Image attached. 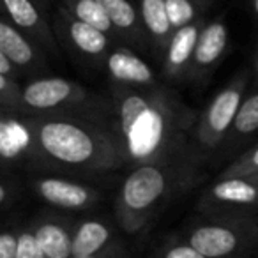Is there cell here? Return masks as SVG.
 Segmentation results:
<instances>
[{"mask_svg":"<svg viewBox=\"0 0 258 258\" xmlns=\"http://www.w3.org/2000/svg\"><path fill=\"white\" fill-rule=\"evenodd\" d=\"M111 118L125 166L197 158V113L163 83L144 89L111 85Z\"/></svg>","mask_w":258,"mask_h":258,"instance_id":"1","label":"cell"},{"mask_svg":"<svg viewBox=\"0 0 258 258\" xmlns=\"http://www.w3.org/2000/svg\"><path fill=\"white\" fill-rule=\"evenodd\" d=\"M22 124L39 165L80 175L106 173L125 166L111 111L89 106L44 115H27Z\"/></svg>","mask_w":258,"mask_h":258,"instance_id":"2","label":"cell"},{"mask_svg":"<svg viewBox=\"0 0 258 258\" xmlns=\"http://www.w3.org/2000/svg\"><path fill=\"white\" fill-rule=\"evenodd\" d=\"M197 158H184L170 163H149L129 172L115 202V218L125 233H140L158 214L202 179Z\"/></svg>","mask_w":258,"mask_h":258,"instance_id":"3","label":"cell"},{"mask_svg":"<svg viewBox=\"0 0 258 258\" xmlns=\"http://www.w3.org/2000/svg\"><path fill=\"white\" fill-rule=\"evenodd\" d=\"M182 237L207 258H246L258 251V214L202 216Z\"/></svg>","mask_w":258,"mask_h":258,"instance_id":"4","label":"cell"},{"mask_svg":"<svg viewBox=\"0 0 258 258\" xmlns=\"http://www.w3.org/2000/svg\"><path fill=\"white\" fill-rule=\"evenodd\" d=\"M249 73L244 71L233 76V80L221 89L207 104L198 118L193 133V152L200 165L211 158V154L228 138L233 120L244 101Z\"/></svg>","mask_w":258,"mask_h":258,"instance_id":"5","label":"cell"},{"mask_svg":"<svg viewBox=\"0 0 258 258\" xmlns=\"http://www.w3.org/2000/svg\"><path fill=\"white\" fill-rule=\"evenodd\" d=\"M92 104L99 103L80 83L60 76H44L23 85L22 108L16 117L68 111Z\"/></svg>","mask_w":258,"mask_h":258,"instance_id":"6","label":"cell"},{"mask_svg":"<svg viewBox=\"0 0 258 258\" xmlns=\"http://www.w3.org/2000/svg\"><path fill=\"white\" fill-rule=\"evenodd\" d=\"M202 216L258 214V184L249 177H218L198 198Z\"/></svg>","mask_w":258,"mask_h":258,"instance_id":"7","label":"cell"},{"mask_svg":"<svg viewBox=\"0 0 258 258\" xmlns=\"http://www.w3.org/2000/svg\"><path fill=\"white\" fill-rule=\"evenodd\" d=\"M55 30L60 36V39L85 60L103 62L106 60L108 53L111 51L110 36L78 20L62 6L58 9L57 18H55Z\"/></svg>","mask_w":258,"mask_h":258,"instance_id":"8","label":"cell"},{"mask_svg":"<svg viewBox=\"0 0 258 258\" xmlns=\"http://www.w3.org/2000/svg\"><path fill=\"white\" fill-rule=\"evenodd\" d=\"M228 27L223 18H214L211 22H205L204 29L200 32L195 50L193 64H191L187 80L195 83L205 82L214 71L228 50Z\"/></svg>","mask_w":258,"mask_h":258,"instance_id":"9","label":"cell"},{"mask_svg":"<svg viewBox=\"0 0 258 258\" xmlns=\"http://www.w3.org/2000/svg\"><path fill=\"white\" fill-rule=\"evenodd\" d=\"M34 191L48 205L64 211L90 209L101 198L94 187L60 177H41L34 182Z\"/></svg>","mask_w":258,"mask_h":258,"instance_id":"10","label":"cell"},{"mask_svg":"<svg viewBox=\"0 0 258 258\" xmlns=\"http://www.w3.org/2000/svg\"><path fill=\"white\" fill-rule=\"evenodd\" d=\"M205 22L200 20V22H195L191 25L182 27V29L173 32L172 39H170L168 46H166L165 53H163L161 73L166 82L187 80L191 64H193L198 37H200Z\"/></svg>","mask_w":258,"mask_h":258,"instance_id":"11","label":"cell"},{"mask_svg":"<svg viewBox=\"0 0 258 258\" xmlns=\"http://www.w3.org/2000/svg\"><path fill=\"white\" fill-rule=\"evenodd\" d=\"M6 9V18L27 37L34 41L39 48L55 53L57 41L53 30L43 16V9L36 0H2Z\"/></svg>","mask_w":258,"mask_h":258,"instance_id":"12","label":"cell"},{"mask_svg":"<svg viewBox=\"0 0 258 258\" xmlns=\"http://www.w3.org/2000/svg\"><path fill=\"white\" fill-rule=\"evenodd\" d=\"M104 62H106V71L111 85L144 89V87H154L159 83L151 66L127 46L113 48Z\"/></svg>","mask_w":258,"mask_h":258,"instance_id":"13","label":"cell"},{"mask_svg":"<svg viewBox=\"0 0 258 258\" xmlns=\"http://www.w3.org/2000/svg\"><path fill=\"white\" fill-rule=\"evenodd\" d=\"M46 258L73 256V232L76 223L66 216L41 214L30 221Z\"/></svg>","mask_w":258,"mask_h":258,"instance_id":"14","label":"cell"},{"mask_svg":"<svg viewBox=\"0 0 258 258\" xmlns=\"http://www.w3.org/2000/svg\"><path fill=\"white\" fill-rule=\"evenodd\" d=\"M0 53L20 69H32L43 62L39 46L22 30H18L8 18L0 20Z\"/></svg>","mask_w":258,"mask_h":258,"instance_id":"15","label":"cell"},{"mask_svg":"<svg viewBox=\"0 0 258 258\" xmlns=\"http://www.w3.org/2000/svg\"><path fill=\"white\" fill-rule=\"evenodd\" d=\"M97 2L103 6L118 37H122L137 48L145 46L147 36H145L144 25H142L140 13L131 0H97Z\"/></svg>","mask_w":258,"mask_h":258,"instance_id":"16","label":"cell"},{"mask_svg":"<svg viewBox=\"0 0 258 258\" xmlns=\"http://www.w3.org/2000/svg\"><path fill=\"white\" fill-rule=\"evenodd\" d=\"M113 230L104 219L89 218L76 223L73 232V256H92L115 244Z\"/></svg>","mask_w":258,"mask_h":258,"instance_id":"17","label":"cell"},{"mask_svg":"<svg viewBox=\"0 0 258 258\" xmlns=\"http://www.w3.org/2000/svg\"><path fill=\"white\" fill-rule=\"evenodd\" d=\"M138 13H140L147 41L163 57L173 32H175L170 23L166 2L165 0H138Z\"/></svg>","mask_w":258,"mask_h":258,"instance_id":"18","label":"cell"},{"mask_svg":"<svg viewBox=\"0 0 258 258\" xmlns=\"http://www.w3.org/2000/svg\"><path fill=\"white\" fill-rule=\"evenodd\" d=\"M62 8H66L73 16H76L82 22L89 23V25L99 29L101 32H104L110 37H118L117 30L113 29L110 18L104 13L103 6L97 0H60Z\"/></svg>","mask_w":258,"mask_h":258,"instance_id":"19","label":"cell"},{"mask_svg":"<svg viewBox=\"0 0 258 258\" xmlns=\"http://www.w3.org/2000/svg\"><path fill=\"white\" fill-rule=\"evenodd\" d=\"M258 131V92L249 94L244 97L242 104H240L237 117L233 120L232 131H230L228 138L230 144L237 145L239 142L246 140L253 133Z\"/></svg>","mask_w":258,"mask_h":258,"instance_id":"20","label":"cell"},{"mask_svg":"<svg viewBox=\"0 0 258 258\" xmlns=\"http://www.w3.org/2000/svg\"><path fill=\"white\" fill-rule=\"evenodd\" d=\"M168 18L173 30H179L182 27H187L195 22L204 20V4L198 0H165Z\"/></svg>","mask_w":258,"mask_h":258,"instance_id":"21","label":"cell"},{"mask_svg":"<svg viewBox=\"0 0 258 258\" xmlns=\"http://www.w3.org/2000/svg\"><path fill=\"white\" fill-rule=\"evenodd\" d=\"M149 258H207L197 247H193L184 237H168L165 239Z\"/></svg>","mask_w":258,"mask_h":258,"instance_id":"22","label":"cell"},{"mask_svg":"<svg viewBox=\"0 0 258 258\" xmlns=\"http://www.w3.org/2000/svg\"><path fill=\"white\" fill-rule=\"evenodd\" d=\"M258 173V145L251 151L244 152L242 156L235 159L232 165H228L218 177H249Z\"/></svg>","mask_w":258,"mask_h":258,"instance_id":"23","label":"cell"},{"mask_svg":"<svg viewBox=\"0 0 258 258\" xmlns=\"http://www.w3.org/2000/svg\"><path fill=\"white\" fill-rule=\"evenodd\" d=\"M16 258H46L30 223L20 228L18 254H16Z\"/></svg>","mask_w":258,"mask_h":258,"instance_id":"24","label":"cell"},{"mask_svg":"<svg viewBox=\"0 0 258 258\" xmlns=\"http://www.w3.org/2000/svg\"><path fill=\"white\" fill-rule=\"evenodd\" d=\"M20 228L8 226L0 233V258H16L18 254Z\"/></svg>","mask_w":258,"mask_h":258,"instance_id":"25","label":"cell"},{"mask_svg":"<svg viewBox=\"0 0 258 258\" xmlns=\"http://www.w3.org/2000/svg\"><path fill=\"white\" fill-rule=\"evenodd\" d=\"M71 258H131L129 256L127 247L124 246L122 240H117L115 244H111L106 251L99 254H92V256H71Z\"/></svg>","mask_w":258,"mask_h":258,"instance_id":"26","label":"cell"},{"mask_svg":"<svg viewBox=\"0 0 258 258\" xmlns=\"http://www.w3.org/2000/svg\"><path fill=\"white\" fill-rule=\"evenodd\" d=\"M15 64L6 55L0 53V76H15Z\"/></svg>","mask_w":258,"mask_h":258,"instance_id":"27","label":"cell"},{"mask_svg":"<svg viewBox=\"0 0 258 258\" xmlns=\"http://www.w3.org/2000/svg\"><path fill=\"white\" fill-rule=\"evenodd\" d=\"M251 2V9H253L254 16H258V0H249Z\"/></svg>","mask_w":258,"mask_h":258,"instance_id":"28","label":"cell"},{"mask_svg":"<svg viewBox=\"0 0 258 258\" xmlns=\"http://www.w3.org/2000/svg\"><path fill=\"white\" fill-rule=\"evenodd\" d=\"M36 2L39 4V8H41V9H44V8H46L48 2H50V0H36Z\"/></svg>","mask_w":258,"mask_h":258,"instance_id":"29","label":"cell"},{"mask_svg":"<svg viewBox=\"0 0 258 258\" xmlns=\"http://www.w3.org/2000/svg\"><path fill=\"white\" fill-rule=\"evenodd\" d=\"M249 179L253 180L254 184H258V173H254V175H249Z\"/></svg>","mask_w":258,"mask_h":258,"instance_id":"30","label":"cell"},{"mask_svg":"<svg viewBox=\"0 0 258 258\" xmlns=\"http://www.w3.org/2000/svg\"><path fill=\"white\" fill-rule=\"evenodd\" d=\"M254 71H258V51H256V55H254Z\"/></svg>","mask_w":258,"mask_h":258,"instance_id":"31","label":"cell"},{"mask_svg":"<svg viewBox=\"0 0 258 258\" xmlns=\"http://www.w3.org/2000/svg\"><path fill=\"white\" fill-rule=\"evenodd\" d=\"M198 2H200V4H204V6H207L209 2H211V0H198Z\"/></svg>","mask_w":258,"mask_h":258,"instance_id":"32","label":"cell"},{"mask_svg":"<svg viewBox=\"0 0 258 258\" xmlns=\"http://www.w3.org/2000/svg\"><path fill=\"white\" fill-rule=\"evenodd\" d=\"M256 82H258V71H256Z\"/></svg>","mask_w":258,"mask_h":258,"instance_id":"33","label":"cell"}]
</instances>
